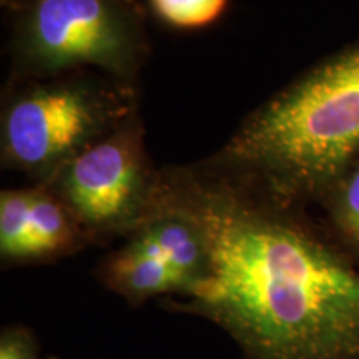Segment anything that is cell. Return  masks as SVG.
I'll use <instances>...</instances> for the list:
<instances>
[{
	"instance_id": "5",
	"label": "cell",
	"mask_w": 359,
	"mask_h": 359,
	"mask_svg": "<svg viewBox=\"0 0 359 359\" xmlns=\"http://www.w3.org/2000/svg\"><path fill=\"white\" fill-rule=\"evenodd\" d=\"M160 180L138 111L42 185L62 200L92 245L132 235L154 213Z\"/></svg>"
},
{
	"instance_id": "1",
	"label": "cell",
	"mask_w": 359,
	"mask_h": 359,
	"mask_svg": "<svg viewBox=\"0 0 359 359\" xmlns=\"http://www.w3.org/2000/svg\"><path fill=\"white\" fill-rule=\"evenodd\" d=\"M160 196L206 248L170 308L222 327L245 359H359V266L306 206L206 158L161 168Z\"/></svg>"
},
{
	"instance_id": "2",
	"label": "cell",
	"mask_w": 359,
	"mask_h": 359,
	"mask_svg": "<svg viewBox=\"0 0 359 359\" xmlns=\"http://www.w3.org/2000/svg\"><path fill=\"white\" fill-rule=\"evenodd\" d=\"M358 156L359 40L258 105L206 160L308 206Z\"/></svg>"
},
{
	"instance_id": "4",
	"label": "cell",
	"mask_w": 359,
	"mask_h": 359,
	"mask_svg": "<svg viewBox=\"0 0 359 359\" xmlns=\"http://www.w3.org/2000/svg\"><path fill=\"white\" fill-rule=\"evenodd\" d=\"M7 55L8 82L97 72L138 83L150 42L128 0H22Z\"/></svg>"
},
{
	"instance_id": "10",
	"label": "cell",
	"mask_w": 359,
	"mask_h": 359,
	"mask_svg": "<svg viewBox=\"0 0 359 359\" xmlns=\"http://www.w3.org/2000/svg\"><path fill=\"white\" fill-rule=\"evenodd\" d=\"M0 359H42L32 331L24 326L6 327L0 336Z\"/></svg>"
},
{
	"instance_id": "11",
	"label": "cell",
	"mask_w": 359,
	"mask_h": 359,
	"mask_svg": "<svg viewBox=\"0 0 359 359\" xmlns=\"http://www.w3.org/2000/svg\"><path fill=\"white\" fill-rule=\"evenodd\" d=\"M50 359H57V358H50Z\"/></svg>"
},
{
	"instance_id": "8",
	"label": "cell",
	"mask_w": 359,
	"mask_h": 359,
	"mask_svg": "<svg viewBox=\"0 0 359 359\" xmlns=\"http://www.w3.org/2000/svg\"><path fill=\"white\" fill-rule=\"evenodd\" d=\"M314 205L323 212V226L359 266V156L336 177Z\"/></svg>"
},
{
	"instance_id": "9",
	"label": "cell",
	"mask_w": 359,
	"mask_h": 359,
	"mask_svg": "<svg viewBox=\"0 0 359 359\" xmlns=\"http://www.w3.org/2000/svg\"><path fill=\"white\" fill-rule=\"evenodd\" d=\"M151 11L175 29H201L213 24L226 8L228 0H148Z\"/></svg>"
},
{
	"instance_id": "7",
	"label": "cell",
	"mask_w": 359,
	"mask_h": 359,
	"mask_svg": "<svg viewBox=\"0 0 359 359\" xmlns=\"http://www.w3.org/2000/svg\"><path fill=\"white\" fill-rule=\"evenodd\" d=\"M97 278L130 304H143L161 296L178 298L188 288L182 273L135 236L125 238L122 246L98 263Z\"/></svg>"
},
{
	"instance_id": "6",
	"label": "cell",
	"mask_w": 359,
	"mask_h": 359,
	"mask_svg": "<svg viewBox=\"0 0 359 359\" xmlns=\"http://www.w3.org/2000/svg\"><path fill=\"white\" fill-rule=\"evenodd\" d=\"M87 236L62 200L45 185L0 193V258L4 264H39L70 257Z\"/></svg>"
},
{
	"instance_id": "3",
	"label": "cell",
	"mask_w": 359,
	"mask_h": 359,
	"mask_svg": "<svg viewBox=\"0 0 359 359\" xmlns=\"http://www.w3.org/2000/svg\"><path fill=\"white\" fill-rule=\"evenodd\" d=\"M138 111V83L97 72L8 82L0 109L2 167L42 185Z\"/></svg>"
}]
</instances>
